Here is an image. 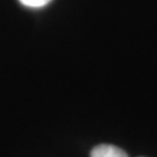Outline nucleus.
<instances>
[{"label":"nucleus","mask_w":157,"mask_h":157,"mask_svg":"<svg viewBox=\"0 0 157 157\" xmlns=\"http://www.w3.org/2000/svg\"><path fill=\"white\" fill-rule=\"evenodd\" d=\"M91 157H128V155L115 146L100 144L91 151Z\"/></svg>","instance_id":"f257e3e1"},{"label":"nucleus","mask_w":157,"mask_h":157,"mask_svg":"<svg viewBox=\"0 0 157 157\" xmlns=\"http://www.w3.org/2000/svg\"><path fill=\"white\" fill-rule=\"evenodd\" d=\"M23 6L32 7V8H40L43 6L48 5L51 0H19Z\"/></svg>","instance_id":"f03ea898"}]
</instances>
